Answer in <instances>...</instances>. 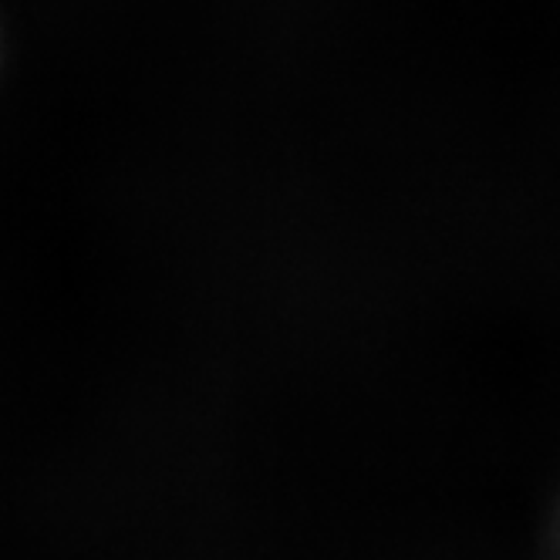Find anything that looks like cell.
Returning <instances> with one entry per match:
<instances>
[{"mask_svg":"<svg viewBox=\"0 0 560 560\" xmlns=\"http://www.w3.org/2000/svg\"><path fill=\"white\" fill-rule=\"evenodd\" d=\"M553 534H557V540H560V506H557V520H553Z\"/></svg>","mask_w":560,"mask_h":560,"instance_id":"6da1fadb","label":"cell"}]
</instances>
